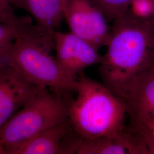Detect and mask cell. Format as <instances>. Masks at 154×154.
Returning a JSON list of instances; mask_svg holds the SVG:
<instances>
[{"label": "cell", "instance_id": "obj_1", "mask_svg": "<svg viewBox=\"0 0 154 154\" xmlns=\"http://www.w3.org/2000/svg\"><path fill=\"white\" fill-rule=\"evenodd\" d=\"M107 50L99 65L103 84L123 100L154 60V23L128 11L114 20Z\"/></svg>", "mask_w": 154, "mask_h": 154}, {"label": "cell", "instance_id": "obj_2", "mask_svg": "<svg viewBox=\"0 0 154 154\" xmlns=\"http://www.w3.org/2000/svg\"><path fill=\"white\" fill-rule=\"evenodd\" d=\"M69 120L77 135L83 138L116 136L125 129L128 110L125 102L103 83L81 73L77 78Z\"/></svg>", "mask_w": 154, "mask_h": 154}, {"label": "cell", "instance_id": "obj_3", "mask_svg": "<svg viewBox=\"0 0 154 154\" xmlns=\"http://www.w3.org/2000/svg\"><path fill=\"white\" fill-rule=\"evenodd\" d=\"M53 35L31 26L14 41L8 60L31 82L67 97L75 91L77 79L69 75L50 54Z\"/></svg>", "mask_w": 154, "mask_h": 154}, {"label": "cell", "instance_id": "obj_4", "mask_svg": "<svg viewBox=\"0 0 154 154\" xmlns=\"http://www.w3.org/2000/svg\"><path fill=\"white\" fill-rule=\"evenodd\" d=\"M71 101L43 88L0 128V143L6 154L39 132L66 121Z\"/></svg>", "mask_w": 154, "mask_h": 154}, {"label": "cell", "instance_id": "obj_5", "mask_svg": "<svg viewBox=\"0 0 154 154\" xmlns=\"http://www.w3.org/2000/svg\"><path fill=\"white\" fill-rule=\"evenodd\" d=\"M64 17L72 33L98 49L109 44L107 18L91 0H67Z\"/></svg>", "mask_w": 154, "mask_h": 154}, {"label": "cell", "instance_id": "obj_6", "mask_svg": "<svg viewBox=\"0 0 154 154\" xmlns=\"http://www.w3.org/2000/svg\"><path fill=\"white\" fill-rule=\"evenodd\" d=\"M43 88L29 81L8 61L0 62V128Z\"/></svg>", "mask_w": 154, "mask_h": 154}, {"label": "cell", "instance_id": "obj_7", "mask_svg": "<svg viewBox=\"0 0 154 154\" xmlns=\"http://www.w3.org/2000/svg\"><path fill=\"white\" fill-rule=\"evenodd\" d=\"M53 39L56 60L73 78L77 79L85 69L99 64L102 60L98 48L72 32L55 31Z\"/></svg>", "mask_w": 154, "mask_h": 154}, {"label": "cell", "instance_id": "obj_8", "mask_svg": "<svg viewBox=\"0 0 154 154\" xmlns=\"http://www.w3.org/2000/svg\"><path fill=\"white\" fill-rule=\"evenodd\" d=\"M75 132L69 118L39 132L9 154H72Z\"/></svg>", "mask_w": 154, "mask_h": 154}, {"label": "cell", "instance_id": "obj_9", "mask_svg": "<svg viewBox=\"0 0 154 154\" xmlns=\"http://www.w3.org/2000/svg\"><path fill=\"white\" fill-rule=\"evenodd\" d=\"M126 104L130 116L154 118V60L138 79Z\"/></svg>", "mask_w": 154, "mask_h": 154}, {"label": "cell", "instance_id": "obj_10", "mask_svg": "<svg viewBox=\"0 0 154 154\" xmlns=\"http://www.w3.org/2000/svg\"><path fill=\"white\" fill-rule=\"evenodd\" d=\"M25 6L38 23L39 27L53 34L61 22L67 0H23Z\"/></svg>", "mask_w": 154, "mask_h": 154}, {"label": "cell", "instance_id": "obj_11", "mask_svg": "<svg viewBox=\"0 0 154 154\" xmlns=\"http://www.w3.org/2000/svg\"><path fill=\"white\" fill-rule=\"evenodd\" d=\"M120 134L116 136H104L93 138L80 137L77 143L75 154H129Z\"/></svg>", "mask_w": 154, "mask_h": 154}, {"label": "cell", "instance_id": "obj_12", "mask_svg": "<svg viewBox=\"0 0 154 154\" xmlns=\"http://www.w3.org/2000/svg\"><path fill=\"white\" fill-rule=\"evenodd\" d=\"M103 13L106 18L115 20L128 11L132 0H91Z\"/></svg>", "mask_w": 154, "mask_h": 154}, {"label": "cell", "instance_id": "obj_13", "mask_svg": "<svg viewBox=\"0 0 154 154\" xmlns=\"http://www.w3.org/2000/svg\"><path fill=\"white\" fill-rule=\"evenodd\" d=\"M128 11L136 18L152 20L154 14V1L153 0H132Z\"/></svg>", "mask_w": 154, "mask_h": 154}, {"label": "cell", "instance_id": "obj_14", "mask_svg": "<svg viewBox=\"0 0 154 154\" xmlns=\"http://www.w3.org/2000/svg\"><path fill=\"white\" fill-rule=\"evenodd\" d=\"M30 26L31 25L28 22L19 25L0 23V41L4 40L14 41Z\"/></svg>", "mask_w": 154, "mask_h": 154}, {"label": "cell", "instance_id": "obj_15", "mask_svg": "<svg viewBox=\"0 0 154 154\" xmlns=\"http://www.w3.org/2000/svg\"><path fill=\"white\" fill-rule=\"evenodd\" d=\"M13 0H0V23L19 25L27 22L14 14L11 4Z\"/></svg>", "mask_w": 154, "mask_h": 154}, {"label": "cell", "instance_id": "obj_16", "mask_svg": "<svg viewBox=\"0 0 154 154\" xmlns=\"http://www.w3.org/2000/svg\"><path fill=\"white\" fill-rule=\"evenodd\" d=\"M131 119L135 120L146 127L154 137V118L146 116H130Z\"/></svg>", "mask_w": 154, "mask_h": 154}, {"label": "cell", "instance_id": "obj_17", "mask_svg": "<svg viewBox=\"0 0 154 154\" xmlns=\"http://www.w3.org/2000/svg\"><path fill=\"white\" fill-rule=\"evenodd\" d=\"M0 154H6L5 149H4L2 144L0 143Z\"/></svg>", "mask_w": 154, "mask_h": 154}, {"label": "cell", "instance_id": "obj_18", "mask_svg": "<svg viewBox=\"0 0 154 154\" xmlns=\"http://www.w3.org/2000/svg\"><path fill=\"white\" fill-rule=\"evenodd\" d=\"M153 1H154V14H153V17H152V22H154V0H153Z\"/></svg>", "mask_w": 154, "mask_h": 154}, {"label": "cell", "instance_id": "obj_19", "mask_svg": "<svg viewBox=\"0 0 154 154\" xmlns=\"http://www.w3.org/2000/svg\"><path fill=\"white\" fill-rule=\"evenodd\" d=\"M17 1V0H13V1Z\"/></svg>", "mask_w": 154, "mask_h": 154}, {"label": "cell", "instance_id": "obj_20", "mask_svg": "<svg viewBox=\"0 0 154 154\" xmlns=\"http://www.w3.org/2000/svg\"><path fill=\"white\" fill-rule=\"evenodd\" d=\"M153 23H154V22H153Z\"/></svg>", "mask_w": 154, "mask_h": 154}]
</instances>
